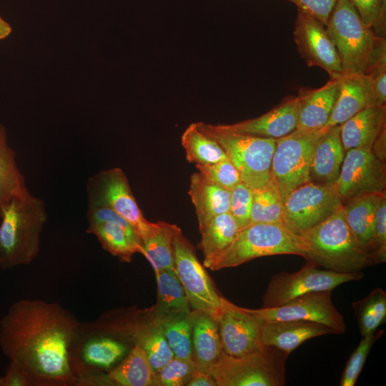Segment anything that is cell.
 <instances>
[{
    "mask_svg": "<svg viewBox=\"0 0 386 386\" xmlns=\"http://www.w3.org/2000/svg\"><path fill=\"white\" fill-rule=\"evenodd\" d=\"M81 324L59 303L22 299L0 321V347L30 386H74L69 355Z\"/></svg>",
    "mask_w": 386,
    "mask_h": 386,
    "instance_id": "6da1fadb",
    "label": "cell"
},
{
    "mask_svg": "<svg viewBox=\"0 0 386 386\" xmlns=\"http://www.w3.org/2000/svg\"><path fill=\"white\" fill-rule=\"evenodd\" d=\"M0 218L1 267L30 264L39 253L40 236L48 218L44 201L27 190L4 206Z\"/></svg>",
    "mask_w": 386,
    "mask_h": 386,
    "instance_id": "7a4b0ae2",
    "label": "cell"
},
{
    "mask_svg": "<svg viewBox=\"0 0 386 386\" xmlns=\"http://www.w3.org/2000/svg\"><path fill=\"white\" fill-rule=\"evenodd\" d=\"M340 59L343 74H365L386 56L385 37L360 18L348 0H337L325 25Z\"/></svg>",
    "mask_w": 386,
    "mask_h": 386,
    "instance_id": "3957f363",
    "label": "cell"
},
{
    "mask_svg": "<svg viewBox=\"0 0 386 386\" xmlns=\"http://www.w3.org/2000/svg\"><path fill=\"white\" fill-rule=\"evenodd\" d=\"M307 245L308 263L340 273H352L375 264L349 228L342 206L300 234Z\"/></svg>",
    "mask_w": 386,
    "mask_h": 386,
    "instance_id": "277c9868",
    "label": "cell"
},
{
    "mask_svg": "<svg viewBox=\"0 0 386 386\" xmlns=\"http://www.w3.org/2000/svg\"><path fill=\"white\" fill-rule=\"evenodd\" d=\"M307 252L305 239L282 223H251L239 230L227 249L203 265L219 270L265 256L297 254L306 258Z\"/></svg>",
    "mask_w": 386,
    "mask_h": 386,
    "instance_id": "5b68a950",
    "label": "cell"
},
{
    "mask_svg": "<svg viewBox=\"0 0 386 386\" xmlns=\"http://www.w3.org/2000/svg\"><path fill=\"white\" fill-rule=\"evenodd\" d=\"M289 355L273 346L238 357L222 352L209 374L217 386H283Z\"/></svg>",
    "mask_w": 386,
    "mask_h": 386,
    "instance_id": "8992f818",
    "label": "cell"
},
{
    "mask_svg": "<svg viewBox=\"0 0 386 386\" xmlns=\"http://www.w3.org/2000/svg\"><path fill=\"white\" fill-rule=\"evenodd\" d=\"M197 123L204 133L222 147L239 173L242 182L252 189H259L270 182L276 139L225 132L214 129L210 124Z\"/></svg>",
    "mask_w": 386,
    "mask_h": 386,
    "instance_id": "52a82bcc",
    "label": "cell"
},
{
    "mask_svg": "<svg viewBox=\"0 0 386 386\" xmlns=\"http://www.w3.org/2000/svg\"><path fill=\"white\" fill-rule=\"evenodd\" d=\"M325 129L313 132L295 130L276 139L271 174L282 200L295 189L311 181L315 150Z\"/></svg>",
    "mask_w": 386,
    "mask_h": 386,
    "instance_id": "ba28073f",
    "label": "cell"
},
{
    "mask_svg": "<svg viewBox=\"0 0 386 386\" xmlns=\"http://www.w3.org/2000/svg\"><path fill=\"white\" fill-rule=\"evenodd\" d=\"M130 350L124 342L108 335L91 322L81 323L69 355L74 386L79 379L107 373Z\"/></svg>",
    "mask_w": 386,
    "mask_h": 386,
    "instance_id": "9c48e42d",
    "label": "cell"
},
{
    "mask_svg": "<svg viewBox=\"0 0 386 386\" xmlns=\"http://www.w3.org/2000/svg\"><path fill=\"white\" fill-rule=\"evenodd\" d=\"M88 204L110 208L125 219L144 240L152 236L159 224L144 217L131 190L128 179L120 168L100 172L89 179Z\"/></svg>",
    "mask_w": 386,
    "mask_h": 386,
    "instance_id": "30bf717a",
    "label": "cell"
},
{
    "mask_svg": "<svg viewBox=\"0 0 386 386\" xmlns=\"http://www.w3.org/2000/svg\"><path fill=\"white\" fill-rule=\"evenodd\" d=\"M174 269L178 276L190 307L207 312L214 319L222 305L223 297L214 287L204 267L198 260L194 246L179 229L173 238Z\"/></svg>",
    "mask_w": 386,
    "mask_h": 386,
    "instance_id": "8fae6325",
    "label": "cell"
},
{
    "mask_svg": "<svg viewBox=\"0 0 386 386\" xmlns=\"http://www.w3.org/2000/svg\"><path fill=\"white\" fill-rule=\"evenodd\" d=\"M364 277L361 272L340 273L328 269H320L307 263L299 271L282 272L270 279L262 297V307H274L305 294L332 290L341 284L358 281Z\"/></svg>",
    "mask_w": 386,
    "mask_h": 386,
    "instance_id": "7c38bea8",
    "label": "cell"
},
{
    "mask_svg": "<svg viewBox=\"0 0 386 386\" xmlns=\"http://www.w3.org/2000/svg\"><path fill=\"white\" fill-rule=\"evenodd\" d=\"M342 206L335 186L314 182L295 189L283 201V224L301 234L319 224Z\"/></svg>",
    "mask_w": 386,
    "mask_h": 386,
    "instance_id": "4fadbf2b",
    "label": "cell"
},
{
    "mask_svg": "<svg viewBox=\"0 0 386 386\" xmlns=\"http://www.w3.org/2000/svg\"><path fill=\"white\" fill-rule=\"evenodd\" d=\"M334 186L342 205L364 194L384 193L386 187L385 162L371 149L347 150Z\"/></svg>",
    "mask_w": 386,
    "mask_h": 386,
    "instance_id": "5bb4252c",
    "label": "cell"
},
{
    "mask_svg": "<svg viewBox=\"0 0 386 386\" xmlns=\"http://www.w3.org/2000/svg\"><path fill=\"white\" fill-rule=\"evenodd\" d=\"M332 291L312 292L274 307L248 309L263 320H303L325 325L342 334L346 324L332 301Z\"/></svg>",
    "mask_w": 386,
    "mask_h": 386,
    "instance_id": "9a60e30c",
    "label": "cell"
},
{
    "mask_svg": "<svg viewBox=\"0 0 386 386\" xmlns=\"http://www.w3.org/2000/svg\"><path fill=\"white\" fill-rule=\"evenodd\" d=\"M86 232L95 235L102 247L123 262L142 253V240L134 228L107 207L88 204Z\"/></svg>",
    "mask_w": 386,
    "mask_h": 386,
    "instance_id": "2e32d148",
    "label": "cell"
},
{
    "mask_svg": "<svg viewBox=\"0 0 386 386\" xmlns=\"http://www.w3.org/2000/svg\"><path fill=\"white\" fill-rule=\"evenodd\" d=\"M215 320L224 354L238 357L263 347L260 331L264 320L248 309L238 307L223 297L222 309Z\"/></svg>",
    "mask_w": 386,
    "mask_h": 386,
    "instance_id": "e0dca14e",
    "label": "cell"
},
{
    "mask_svg": "<svg viewBox=\"0 0 386 386\" xmlns=\"http://www.w3.org/2000/svg\"><path fill=\"white\" fill-rule=\"evenodd\" d=\"M294 39L299 54L308 66L322 68L330 78L343 74L340 56L325 26L299 9Z\"/></svg>",
    "mask_w": 386,
    "mask_h": 386,
    "instance_id": "ac0fdd59",
    "label": "cell"
},
{
    "mask_svg": "<svg viewBox=\"0 0 386 386\" xmlns=\"http://www.w3.org/2000/svg\"><path fill=\"white\" fill-rule=\"evenodd\" d=\"M299 116L297 96H290L268 112L253 119L231 124H212L219 131L279 139L296 129Z\"/></svg>",
    "mask_w": 386,
    "mask_h": 386,
    "instance_id": "d6986e66",
    "label": "cell"
},
{
    "mask_svg": "<svg viewBox=\"0 0 386 386\" xmlns=\"http://www.w3.org/2000/svg\"><path fill=\"white\" fill-rule=\"evenodd\" d=\"M158 386L156 373L143 350L137 345L109 372L79 379L76 386Z\"/></svg>",
    "mask_w": 386,
    "mask_h": 386,
    "instance_id": "ffe728a7",
    "label": "cell"
},
{
    "mask_svg": "<svg viewBox=\"0 0 386 386\" xmlns=\"http://www.w3.org/2000/svg\"><path fill=\"white\" fill-rule=\"evenodd\" d=\"M340 76L330 78L325 85L317 89H299L296 96L299 103L296 130L313 132L324 129L337 97Z\"/></svg>",
    "mask_w": 386,
    "mask_h": 386,
    "instance_id": "44dd1931",
    "label": "cell"
},
{
    "mask_svg": "<svg viewBox=\"0 0 386 386\" xmlns=\"http://www.w3.org/2000/svg\"><path fill=\"white\" fill-rule=\"evenodd\" d=\"M376 105L372 80L365 74H342L330 117L324 129L341 125L362 109Z\"/></svg>",
    "mask_w": 386,
    "mask_h": 386,
    "instance_id": "7402d4cb",
    "label": "cell"
},
{
    "mask_svg": "<svg viewBox=\"0 0 386 386\" xmlns=\"http://www.w3.org/2000/svg\"><path fill=\"white\" fill-rule=\"evenodd\" d=\"M333 333L330 327L315 322L264 320L260 340L264 346H273L290 354L310 339Z\"/></svg>",
    "mask_w": 386,
    "mask_h": 386,
    "instance_id": "603a6c76",
    "label": "cell"
},
{
    "mask_svg": "<svg viewBox=\"0 0 386 386\" xmlns=\"http://www.w3.org/2000/svg\"><path fill=\"white\" fill-rule=\"evenodd\" d=\"M386 107H368L340 125V137L345 152L351 149H371L385 130Z\"/></svg>",
    "mask_w": 386,
    "mask_h": 386,
    "instance_id": "cb8c5ba5",
    "label": "cell"
},
{
    "mask_svg": "<svg viewBox=\"0 0 386 386\" xmlns=\"http://www.w3.org/2000/svg\"><path fill=\"white\" fill-rule=\"evenodd\" d=\"M192 360L200 371L209 373L222 355L216 320L209 314L192 311Z\"/></svg>",
    "mask_w": 386,
    "mask_h": 386,
    "instance_id": "d4e9b609",
    "label": "cell"
},
{
    "mask_svg": "<svg viewBox=\"0 0 386 386\" xmlns=\"http://www.w3.org/2000/svg\"><path fill=\"white\" fill-rule=\"evenodd\" d=\"M345 155L340 137V125L325 128L316 146L311 172V181L334 186Z\"/></svg>",
    "mask_w": 386,
    "mask_h": 386,
    "instance_id": "484cf974",
    "label": "cell"
},
{
    "mask_svg": "<svg viewBox=\"0 0 386 386\" xmlns=\"http://www.w3.org/2000/svg\"><path fill=\"white\" fill-rule=\"evenodd\" d=\"M188 193L195 208L199 230L214 217L229 212L231 191L207 179L200 172L191 175Z\"/></svg>",
    "mask_w": 386,
    "mask_h": 386,
    "instance_id": "4316f807",
    "label": "cell"
},
{
    "mask_svg": "<svg viewBox=\"0 0 386 386\" xmlns=\"http://www.w3.org/2000/svg\"><path fill=\"white\" fill-rule=\"evenodd\" d=\"M384 194L385 192L364 194L342 205L345 218L349 228L359 243L369 252L372 259L375 215L379 202Z\"/></svg>",
    "mask_w": 386,
    "mask_h": 386,
    "instance_id": "83f0119b",
    "label": "cell"
},
{
    "mask_svg": "<svg viewBox=\"0 0 386 386\" xmlns=\"http://www.w3.org/2000/svg\"><path fill=\"white\" fill-rule=\"evenodd\" d=\"M157 282V302L150 312L157 321L192 311L183 286L174 269L154 272Z\"/></svg>",
    "mask_w": 386,
    "mask_h": 386,
    "instance_id": "f1b7e54d",
    "label": "cell"
},
{
    "mask_svg": "<svg viewBox=\"0 0 386 386\" xmlns=\"http://www.w3.org/2000/svg\"><path fill=\"white\" fill-rule=\"evenodd\" d=\"M239 227L230 214L224 213L212 218L202 229L199 247L204 254L203 264L227 249L235 239Z\"/></svg>",
    "mask_w": 386,
    "mask_h": 386,
    "instance_id": "f546056e",
    "label": "cell"
},
{
    "mask_svg": "<svg viewBox=\"0 0 386 386\" xmlns=\"http://www.w3.org/2000/svg\"><path fill=\"white\" fill-rule=\"evenodd\" d=\"M27 190L24 176L17 166L15 152L9 145L5 127L0 123V215L14 197Z\"/></svg>",
    "mask_w": 386,
    "mask_h": 386,
    "instance_id": "4dcf8cb0",
    "label": "cell"
},
{
    "mask_svg": "<svg viewBox=\"0 0 386 386\" xmlns=\"http://www.w3.org/2000/svg\"><path fill=\"white\" fill-rule=\"evenodd\" d=\"M158 229L142 243V254L154 272L174 269L173 238L180 229L177 225L159 222Z\"/></svg>",
    "mask_w": 386,
    "mask_h": 386,
    "instance_id": "1f68e13d",
    "label": "cell"
},
{
    "mask_svg": "<svg viewBox=\"0 0 386 386\" xmlns=\"http://www.w3.org/2000/svg\"><path fill=\"white\" fill-rule=\"evenodd\" d=\"M182 145L187 160L195 164H212L228 159L222 147L204 133L197 123L191 124L183 132Z\"/></svg>",
    "mask_w": 386,
    "mask_h": 386,
    "instance_id": "d6a6232c",
    "label": "cell"
},
{
    "mask_svg": "<svg viewBox=\"0 0 386 386\" xmlns=\"http://www.w3.org/2000/svg\"><path fill=\"white\" fill-rule=\"evenodd\" d=\"M282 216L283 200L273 179L263 187L252 189L249 224L282 223Z\"/></svg>",
    "mask_w": 386,
    "mask_h": 386,
    "instance_id": "836d02e7",
    "label": "cell"
},
{
    "mask_svg": "<svg viewBox=\"0 0 386 386\" xmlns=\"http://www.w3.org/2000/svg\"><path fill=\"white\" fill-rule=\"evenodd\" d=\"M352 305L362 337L373 333L385 322L386 293L380 287L373 289L367 296L353 302Z\"/></svg>",
    "mask_w": 386,
    "mask_h": 386,
    "instance_id": "e575fe53",
    "label": "cell"
},
{
    "mask_svg": "<svg viewBox=\"0 0 386 386\" xmlns=\"http://www.w3.org/2000/svg\"><path fill=\"white\" fill-rule=\"evenodd\" d=\"M157 322L160 325L174 357L192 360V312Z\"/></svg>",
    "mask_w": 386,
    "mask_h": 386,
    "instance_id": "d590c367",
    "label": "cell"
},
{
    "mask_svg": "<svg viewBox=\"0 0 386 386\" xmlns=\"http://www.w3.org/2000/svg\"><path fill=\"white\" fill-rule=\"evenodd\" d=\"M384 330H376L372 334L362 337V339L351 354L342 372L340 385L354 386L366 362L370 351Z\"/></svg>",
    "mask_w": 386,
    "mask_h": 386,
    "instance_id": "8d00e7d4",
    "label": "cell"
},
{
    "mask_svg": "<svg viewBox=\"0 0 386 386\" xmlns=\"http://www.w3.org/2000/svg\"><path fill=\"white\" fill-rule=\"evenodd\" d=\"M197 370V365L193 360L174 357L156 372L157 385H187Z\"/></svg>",
    "mask_w": 386,
    "mask_h": 386,
    "instance_id": "74e56055",
    "label": "cell"
},
{
    "mask_svg": "<svg viewBox=\"0 0 386 386\" xmlns=\"http://www.w3.org/2000/svg\"><path fill=\"white\" fill-rule=\"evenodd\" d=\"M377 35L385 37L386 0H348Z\"/></svg>",
    "mask_w": 386,
    "mask_h": 386,
    "instance_id": "f35d334b",
    "label": "cell"
},
{
    "mask_svg": "<svg viewBox=\"0 0 386 386\" xmlns=\"http://www.w3.org/2000/svg\"><path fill=\"white\" fill-rule=\"evenodd\" d=\"M195 167L207 179L230 191L242 182L239 173L229 159L212 164H197Z\"/></svg>",
    "mask_w": 386,
    "mask_h": 386,
    "instance_id": "ab89813d",
    "label": "cell"
},
{
    "mask_svg": "<svg viewBox=\"0 0 386 386\" xmlns=\"http://www.w3.org/2000/svg\"><path fill=\"white\" fill-rule=\"evenodd\" d=\"M252 189L241 182L231 190L229 212L239 229L249 224Z\"/></svg>",
    "mask_w": 386,
    "mask_h": 386,
    "instance_id": "60d3db41",
    "label": "cell"
},
{
    "mask_svg": "<svg viewBox=\"0 0 386 386\" xmlns=\"http://www.w3.org/2000/svg\"><path fill=\"white\" fill-rule=\"evenodd\" d=\"M373 259L375 264L386 262V197L384 194L375 215V248Z\"/></svg>",
    "mask_w": 386,
    "mask_h": 386,
    "instance_id": "b9f144b4",
    "label": "cell"
},
{
    "mask_svg": "<svg viewBox=\"0 0 386 386\" xmlns=\"http://www.w3.org/2000/svg\"><path fill=\"white\" fill-rule=\"evenodd\" d=\"M310 15L325 26L337 0H287Z\"/></svg>",
    "mask_w": 386,
    "mask_h": 386,
    "instance_id": "7bdbcfd3",
    "label": "cell"
},
{
    "mask_svg": "<svg viewBox=\"0 0 386 386\" xmlns=\"http://www.w3.org/2000/svg\"><path fill=\"white\" fill-rule=\"evenodd\" d=\"M373 86L376 105L384 106L386 103V56L378 60L367 74Z\"/></svg>",
    "mask_w": 386,
    "mask_h": 386,
    "instance_id": "ee69618b",
    "label": "cell"
},
{
    "mask_svg": "<svg viewBox=\"0 0 386 386\" xmlns=\"http://www.w3.org/2000/svg\"><path fill=\"white\" fill-rule=\"evenodd\" d=\"M3 378L4 386H30L29 379L23 370L13 362H9Z\"/></svg>",
    "mask_w": 386,
    "mask_h": 386,
    "instance_id": "f6af8a7d",
    "label": "cell"
},
{
    "mask_svg": "<svg viewBox=\"0 0 386 386\" xmlns=\"http://www.w3.org/2000/svg\"><path fill=\"white\" fill-rule=\"evenodd\" d=\"M187 386H217L216 382L211 375L197 370L187 385Z\"/></svg>",
    "mask_w": 386,
    "mask_h": 386,
    "instance_id": "bcb514c9",
    "label": "cell"
},
{
    "mask_svg": "<svg viewBox=\"0 0 386 386\" xmlns=\"http://www.w3.org/2000/svg\"><path fill=\"white\" fill-rule=\"evenodd\" d=\"M386 129L377 138L372 144L371 150L382 162H385L386 156Z\"/></svg>",
    "mask_w": 386,
    "mask_h": 386,
    "instance_id": "7dc6e473",
    "label": "cell"
},
{
    "mask_svg": "<svg viewBox=\"0 0 386 386\" xmlns=\"http://www.w3.org/2000/svg\"><path fill=\"white\" fill-rule=\"evenodd\" d=\"M12 32V27L0 16V40L7 38Z\"/></svg>",
    "mask_w": 386,
    "mask_h": 386,
    "instance_id": "c3c4849f",
    "label": "cell"
},
{
    "mask_svg": "<svg viewBox=\"0 0 386 386\" xmlns=\"http://www.w3.org/2000/svg\"><path fill=\"white\" fill-rule=\"evenodd\" d=\"M0 386H4L3 377H0Z\"/></svg>",
    "mask_w": 386,
    "mask_h": 386,
    "instance_id": "681fc988",
    "label": "cell"
}]
</instances>
